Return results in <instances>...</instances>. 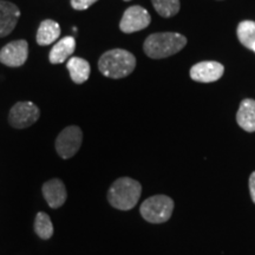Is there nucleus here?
Here are the masks:
<instances>
[{"mask_svg": "<svg viewBox=\"0 0 255 255\" xmlns=\"http://www.w3.org/2000/svg\"><path fill=\"white\" fill-rule=\"evenodd\" d=\"M142 194L141 183L130 177H121L111 184L108 201L114 208L130 210L137 205Z\"/></svg>", "mask_w": 255, "mask_h": 255, "instance_id": "7ed1b4c3", "label": "nucleus"}, {"mask_svg": "<svg viewBox=\"0 0 255 255\" xmlns=\"http://www.w3.org/2000/svg\"><path fill=\"white\" fill-rule=\"evenodd\" d=\"M151 17L149 12L142 6L135 5L127 8L120 23V30L124 33L144 30L150 25Z\"/></svg>", "mask_w": 255, "mask_h": 255, "instance_id": "0eeeda50", "label": "nucleus"}, {"mask_svg": "<svg viewBox=\"0 0 255 255\" xmlns=\"http://www.w3.org/2000/svg\"><path fill=\"white\" fill-rule=\"evenodd\" d=\"M187 38L174 32L150 34L143 44V50L149 58L162 59L180 52L186 46Z\"/></svg>", "mask_w": 255, "mask_h": 255, "instance_id": "f03ea898", "label": "nucleus"}, {"mask_svg": "<svg viewBox=\"0 0 255 255\" xmlns=\"http://www.w3.org/2000/svg\"><path fill=\"white\" fill-rule=\"evenodd\" d=\"M43 195L51 208H60L65 203L68 193L64 183L59 178H52L43 186Z\"/></svg>", "mask_w": 255, "mask_h": 255, "instance_id": "9b49d317", "label": "nucleus"}, {"mask_svg": "<svg viewBox=\"0 0 255 255\" xmlns=\"http://www.w3.org/2000/svg\"><path fill=\"white\" fill-rule=\"evenodd\" d=\"M237 34L240 43L246 49L255 50V21L244 20L238 25Z\"/></svg>", "mask_w": 255, "mask_h": 255, "instance_id": "dca6fc26", "label": "nucleus"}, {"mask_svg": "<svg viewBox=\"0 0 255 255\" xmlns=\"http://www.w3.org/2000/svg\"><path fill=\"white\" fill-rule=\"evenodd\" d=\"M66 68L69 70L72 82H75L76 84H83L90 77V64L81 57H71L66 63Z\"/></svg>", "mask_w": 255, "mask_h": 255, "instance_id": "2eb2a0df", "label": "nucleus"}, {"mask_svg": "<svg viewBox=\"0 0 255 255\" xmlns=\"http://www.w3.org/2000/svg\"><path fill=\"white\" fill-rule=\"evenodd\" d=\"M237 122L245 131H255V101L246 98L241 102L237 114Z\"/></svg>", "mask_w": 255, "mask_h": 255, "instance_id": "ddd939ff", "label": "nucleus"}, {"mask_svg": "<svg viewBox=\"0 0 255 255\" xmlns=\"http://www.w3.org/2000/svg\"><path fill=\"white\" fill-rule=\"evenodd\" d=\"M254 52H255V50H254Z\"/></svg>", "mask_w": 255, "mask_h": 255, "instance_id": "4be33fe9", "label": "nucleus"}, {"mask_svg": "<svg viewBox=\"0 0 255 255\" xmlns=\"http://www.w3.org/2000/svg\"><path fill=\"white\" fill-rule=\"evenodd\" d=\"M20 9L13 2L0 0V38L8 36L17 26Z\"/></svg>", "mask_w": 255, "mask_h": 255, "instance_id": "9d476101", "label": "nucleus"}, {"mask_svg": "<svg viewBox=\"0 0 255 255\" xmlns=\"http://www.w3.org/2000/svg\"><path fill=\"white\" fill-rule=\"evenodd\" d=\"M60 36V26L57 21L52 19H45L38 27L37 31V44L39 46H47L58 39Z\"/></svg>", "mask_w": 255, "mask_h": 255, "instance_id": "4468645a", "label": "nucleus"}, {"mask_svg": "<svg viewBox=\"0 0 255 255\" xmlns=\"http://www.w3.org/2000/svg\"><path fill=\"white\" fill-rule=\"evenodd\" d=\"M174 201L169 196L155 195L142 203L139 213L145 221L150 223H163L171 218Z\"/></svg>", "mask_w": 255, "mask_h": 255, "instance_id": "20e7f679", "label": "nucleus"}, {"mask_svg": "<svg viewBox=\"0 0 255 255\" xmlns=\"http://www.w3.org/2000/svg\"><path fill=\"white\" fill-rule=\"evenodd\" d=\"M83 142V131L77 126H70L62 130L56 138V151L64 159L77 154Z\"/></svg>", "mask_w": 255, "mask_h": 255, "instance_id": "39448f33", "label": "nucleus"}, {"mask_svg": "<svg viewBox=\"0 0 255 255\" xmlns=\"http://www.w3.org/2000/svg\"><path fill=\"white\" fill-rule=\"evenodd\" d=\"M156 12L163 18H170L180 11V0H151Z\"/></svg>", "mask_w": 255, "mask_h": 255, "instance_id": "a211bd4d", "label": "nucleus"}, {"mask_svg": "<svg viewBox=\"0 0 255 255\" xmlns=\"http://www.w3.org/2000/svg\"><path fill=\"white\" fill-rule=\"evenodd\" d=\"M34 232L43 240H49L53 235V225L46 213H38L34 220Z\"/></svg>", "mask_w": 255, "mask_h": 255, "instance_id": "f3484780", "label": "nucleus"}, {"mask_svg": "<svg viewBox=\"0 0 255 255\" xmlns=\"http://www.w3.org/2000/svg\"><path fill=\"white\" fill-rule=\"evenodd\" d=\"M124 1H130V0H124Z\"/></svg>", "mask_w": 255, "mask_h": 255, "instance_id": "412c9836", "label": "nucleus"}, {"mask_svg": "<svg viewBox=\"0 0 255 255\" xmlns=\"http://www.w3.org/2000/svg\"><path fill=\"white\" fill-rule=\"evenodd\" d=\"M40 110L32 102H18L8 113L9 126L15 129H25L39 120Z\"/></svg>", "mask_w": 255, "mask_h": 255, "instance_id": "423d86ee", "label": "nucleus"}, {"mask_svg": "<svg viewBox=\"0 0 255 255\" xmlns=\"http://www.w3.org/2000/svg\"><path fill=\"white\" fill-rule=\"evenodd\" d=\"M28 58V44L25 39L13 40L0 50V63L8 68H20Z\"/></svg>", "mask_w": 255, "mask_h": 255, "instance_id": "6e6552de", "label": "nucleus"}, {"mask_svg": "<svg viewBox=\"0 0 255 255\" xmlns=\"http://www.w3.org/2000/svg\"><path fill=\"white\" fill-rule=\"evenodd\" d=\"M97 1L98 0H71V6L77 11H85Z\"/></svg>", "mask_w": 255, "mask_h": 255, "instance_id": "6ab92c4d", "label": "nucleus"}, {"mask_svg": "<svg viewBox=\"0 0 255 255\" xmlns=\"http://www.w3.org/2000/svg\"><path fill=\"white\" fill-rule=\"evenodd\" d=\"M225 68L218 62H201L190 69V77L199 83H213L222 77Z\"/></svg>", "mask_w": 255, "mask_h": 255, "instance_id": "1a4fd4ad", "label": "nucleus"}, {"mask_svg": "<svg viewBox=\"0 0 255 255\" xmlns=\"http://www.w3.org/2000/svg\"><path fill=\"white\" fill-rule=\"evenodd\" d=\"M76 50V40L75 38L71 36L64 37L63 39H60L58 43L55 44V46L52 47L50 51L49 59L51 64H60L64 63L65 60L69 59L70 56H72V53Z\"/></svg>", "mask_w": 255, "mask_h": 255, "instance_id": "f8f14e48", "label": "nucleus"}, {"mask_svg": "<svg viewBox=\"0 0 255 255\" xmlns=\"http://www.w3.org/2000/svg\"><path fill=\"white\" fill-rule=\"evenodd\" d=\"M136 68V58L129 51L114 49L107 51L98 60V70L108 78L120 79L129 76Z\"/></svg>", "mask_w": 255, "mask_h": 255, "instance_id": "f257e3e1", "label": "nucleus"}, {"mask_svg": "<svg viewBox=\"0 0 255 255\" xmlns=\"http://www.w3.org/2000/svg\"><path fill=\"white\" fill-rule=\"evenodd\" d=\"M250 191H251V196L253 202L255 203V171L252 173L251 177H250Z\"/></svg>", "mask_w": 255, "mask_h": 255, "instance_id": "aec40b11", "label": "nucleus"}]
</instances>
